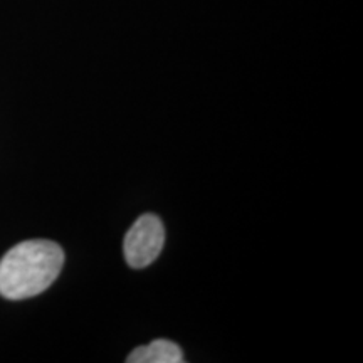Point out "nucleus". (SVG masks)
<instances>
[{"label":"nucleus","instance_id":"f257e3e1","mask_svg":"<svg viewBox=\"0 0 363 363\" xmlns=\"http://www.w3.org/2000/svg\"><path fill=\"white\" fill-rule=\"evenodd\" d=\"M65 264V251L52 240L17 244L0 259V296L12 301L38 296L51 286Z\"/></svg>","mask_w":363,"mask_h":363},{"label":"nucleus","instance_id":"f03ea898","mask_svg":"<svg viewBox=\"0 0 363 363\" xmlns=\"http://www.w3.org/2000/svg\"><path fill=\"white\" fill-rule=\"evenodd\" d=\"M163 242H165V227L160 217L145 214L136 219L125 235V259L135 269L147 267L160 256Z\"/></svg>","mask_w":363,"mask_h":363},{"label":"nucleus","instance_id":"7ed1b4c3","mask_svg":"<svg viewBox=\"0 0 363 363\" xmlns=\"http://www.w3.org/2000/svg\"><path fill=\"white\" fill-rule=\"evenodd\" d=\"M128 363H184V353L179 345L170 340L155 342L135 348L126 358Z\"/></svg>","mask_w":363,"mask_h":363}]
</instances>
